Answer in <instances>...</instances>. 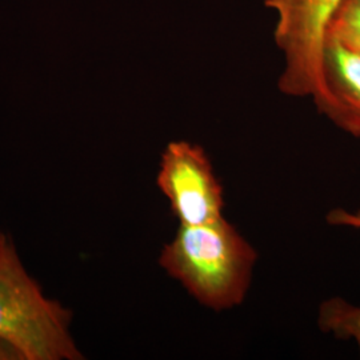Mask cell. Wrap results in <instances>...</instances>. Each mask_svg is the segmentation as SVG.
<instances>
[{
  "label": "cell",
  "instance_id": "obj_1",
  "mask_svg": "<svg viewBox=\"0 0 360 360\" xmlns=\"http://www.w3.org/2000/svg\"><path fill=\"white\" fill-rule=\"evenodd\" d=\"M257 262V250L226 218L179 224L159 257L168 276L199 304L217 312L245 302Z\"/></svg>",
  "mask_w": 360,
  "mask_h": 360
},
{
  "label": "cell",
  "instance_id": "obj_2",
  "mask_svg": "<svg viewBox=\"0 0 360 360\" xmlns=\"http://www.w3.org/2000/svg\"><path fill=\"white\" fill-rule=\"evenodd\" d=\"M71 319V311L44 295L27 272L11 236L0 232V339L23 360L83 359Z\"/></svg>",
  "mask_w": 360,
  "mask_h": 360
},
{
  "label": "cell",
  "instance_id": "obj_3",
  "mask_svg": "<svg viewBox=\"0 0 360 360\" xmlns=\"http://www.w3.org/2000/svg\"><path fill=\"white\" fill-rule=\"evenodd\" d=\"M276 16L274 38L284 67L278 87L287 96L312 98L321 86L330 26L345 0H266Z\"/></svg>",
  "mask_w": 360,
  "mask_h": 360
},
{
  "label": "cell",
  "instance_id": "obj_4",
  "mask_svg": "<svg viewBox=\"0 0 360 360\" xmlns=\"http://www.w3.org/2000/svg\"><path fill=\"white\" fill-rule=\"evenodd\" d=\"M156 184L179 224L196 226L224 218V190L203 147L168 143L160 156Z\"/></svg>",
  "mask_w": 360,
  "mask_h": 360
},
{
  "label": "cell",
  "instance_id": "obj_5",
  "mask_svg": "<svg viewBox=\"0 0 360 360\" xmlns=\"http://www.w3.org/2000/svg\"><path fill=\"white\" fill-rule=\"evenodd\" d=\"M312 101L338 129L360 139V51L328 37L321 86Z\"/></svg>",
  "mask_w": 360,
  "mask_h": 360
},
{
  "label": "cell",
  "instance_id": "obj_6",
  "mask_svg": "<svg viewBox=\"0 0 360 360\" xmlns=\"http://www.w3.org/2000/svg\"><path fill=\"white\" fill-rule=\"evenodd\" d=\"M326 221L334 227L360 230V210L349 211L336 207L328 211ZM318 326L324 334L333 335L340 340H354L360 356V306L343 297L327 299L319 306Z\"/></svg>",
  "mask_w": 360,
  "mask_h": 360
},
{
  "label": "cell",
  "instance_id": "obj_7",
  "mask_svg": "<svg viewBox=\"0 0 360 360\" xmlns=\"http://www.w3.org/2000/svg\"><path fill=\"white\" fill-rule=\"evenodd\" d=\"M328 37H334L354 49H360V1L345 0L335 15Z\"/></svg>",
  "mask_w": 360,
  "mask_h": 360
},
{
  "label": "cell",
  "instance_id": "obj_8",
  "mask_svg": "<svg viewBox=\"0 0 360 360\" xmlns=\"http://www.w3.org/2000/svg\"><path fill=\"white\" fill-rule=\"evenodd\" d=\"M0 359H22V355L19 351L10 345L8 342L0 339Z\"/></svg>",
  "mask_w": 360,
  "mask_h": 360
},
{
  "label": "cell",
  "instance_id": "obj_9",
  "mask_svg": "<svg viewBox=\"0 0 360 360\" xmlns=\"http://www.w3.org/2000/svg\"><path fill=\"white\" fill-rule=\"evenodd\" d=\"M356 50H359V51H360V49H356Z\"/></svg>",
  "mask_w": 360,
  "mask_h": 360
},
{
  "label": "cell",
  "instance_id": "obj_10",
  "mask_svg": "<svg viewBox=\"0 0 360 360\" xmlns=\"http://www.w3.org/2000/svg\"><path fill=\"white\" fill-rule=\"evenodd\" d=\"M358 1H360V0H358Z\"/></svg>",
  "mask_w": 360,
  "mask_h": 360
}]
</instances>
